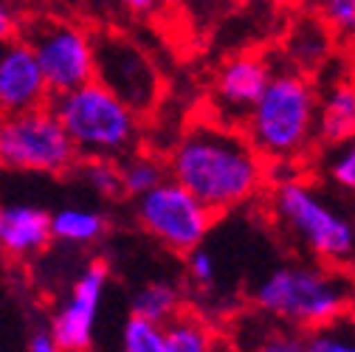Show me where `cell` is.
<instances>
[{
  "instance_id": "6da1fadb",
  "label": "cell",
  "mask_w": 355,
  "mask_h": 352,
  "mask_svg": "<svg viewBox=\"0 0 355 352\" xmlns=\"http://www.w3.org/2000/svg\"><path fill=\"white\" fill-rule=\"evenodd\" d=\"M164 161L169 178L189 189L217 217L262 200L271 181L268 164L243 130L209 113L184 127Z\"/></svg>"
},
{
  "instance_id": "7a4b0ae2",
  "label": "cell",
  "mask_w": 355,
  "mask_h": 352,
  "mask_svg": "<svg viewBox=\"0 0 355 352\" xmlns=\"http://www.w3.org/2000/svg\"><path fill=\"white\" fill-rule=\"evenodd\" d=\"M262 206L296 256L355 271V197L319 181L307 166H268Z\"/></svg>"
},
{
  "instance_id": "3957f363",
  "label": "cell",
  "mask_w": 355,
  "mask_h": 352,
  "mask_svg": "<svg viewBox=\"0 0 355 352\" xmlns=\"http://www.w3.org/2000/svg\"><path fill=\"white\" fill-rule=\"evenodd\" d=\"M240 130L268 166H307L316 150V79L282 57Z\"/></svg>"
},
{
  "instance_id": "277c9868",
  "label": "cell",
  "mask_w": 355,
  "mask_h": 352,
  "mask_svg": "<svg viewBox=\"0 0 355 352\" xmlns=\"http://www.w3.org/2000/svg\"><path fill=\"white\" fill-rule=\"evenodd\" d=\"M251 307L288 327L310 330L355 307V271L293 256L271 268L254 290Z\"/></svg>"
},
{
  "instance_id": "5b68a950",
  "label": "cell",
  "mask_w": 355,
  "mask_h": 352,
  "mask_svg": "<svg viewBox=\"0 0 355 352\" xmlns=\"http://www.w3.org/2000/svg\"><path fill=\"white\" fill-rule=\"evenodd\" d=\"M51 99V110L57 113L79 158L121 161L124 155L141 150V116L96 79Z\"/></svg>"
},
{
  "instance_id": "8992f818",
  "label": "cell",
  "mask_w": 355,
  "mask_h": 352,
  "mask_svg": "<svg viewBox=\"0 0 355 352\" xmlns=\"http://www.w3.org/2000/svg\"><path fill=\"white\" fill-rule=\"evenodd\" d=\"M79 155L51 105L0 113V169L31 175H65Z\"/></svg>"
},
{
  "instance_id": "52a82bcc",
  "label": "cell",
  "mask_w": 355,
  "mask_h": 352,
  "mask_svg": "<svg viewBox=\"0 0 355 352\" xmlns=\"http://www.w3.org/2000/svg\"><path fill=\"white\" fill-rule=\"evenodd\" d=\"M94 79L141 118L155 110L164 94V76L153 54L124 31H94Z\"/></svg>"
},
{
  "instance_id": "ba28073f",
  "label": "cell",
  "mask_w": 355,
  "mask_h": 352,
  "mask_svg": "<svg viewBox=\"0 0 355 352\" xmlns=\"http://www.w3.org/2000/svg\"><path fill=\"white\" fill-rule=\"evenodd\" d=\"M20 37L31 46L49 94L60 96L94 79V31L68 17H28Z\"/></svg>"
},
{
  "instance_id": "9c48e42d",
  "label": "cell",
  "mask_w": 355,
  "mask_h": 352,
  "mask_svg": "<svg viewBox=\"0 0 355 352\" xmlns=\"http://www.w3.org/2000/svg\"><path fill=\"white\" fill-rule=\"evenodd\" d=\"M132 211L141 231L175 256L203 245L217 223V214L172 178H164L150 192L139 195Z\"/></svg>"
},
{
  "instance_id": "30bf717a",
  "label": "cell",
  "mask_w": 355,
  "mask_h": 352,
  "mask_svg": "<svg viewBox=\"0 0 355 352\" xmlns=\"http://www.w3.org/2000/svg\"><path fill=\"white\" fill-rule=\"evenodd\" d=\"M107 282L110 268L102 259L87 262L73 279L65 301L54 310L49 324V333L62 352H91Z\"/></svg>"
},
{
  "instance_id": "8fae6325",
  "label": "cell",
  "mask_w": 355,
  "mask_h": 352,
  "mask_svg": "<svg viewBox=\"0 0 355 352\" xmlns=\"http://www.w3.org/2000/svg\"><path fill=\"white\" fill-rule=\"evenodd\" d=\"M274 71L271 57L257 54V51H243L220 62V68L211 76V91H209V116L240 127L259 99L262 87L268 85Z\"/></svg>"
},
{
  "instance_id": "7c38bea8",
  "label": "cell",
  "mask_w": 355,
  "mask_h": 352,
  "mask_svg": "<svg viewBox=\"0 0 355 352\" xmlns=\"http://www.w3.org/2000/svg\"><path fill=\"white\" fill-rule=\"evenodd\" d=\"M51 94L40 73L31 46L15 37L0 46V113H20L49 105Z\"/></svg>"
},
{
  "instance_id": "4fadbf2b",
  "label": "cell",
  "mask_w": 355,
  "mask_h": 352,
  "mask_svg": "<svg viewBox=\"0 0 355 352\" xmlns=\"http://www.w3.org/2000/svg\"><path fill=\"white\" fill-rule=\"evenodd\" d=\"M51 243V211L34 203H0V254L31 259Z\"/></svg>"
},
{
  "instance_id": "5bb4252c",
  "label": "cell",
  "mask_w": 355,
  "mask_h": 352,
  "mask_svg": "<svg viewBox=\"0 0 355 352\" xmlns=\"http://www.w3.org/2000/svg\"><path fill=\"white\" fill-rule=\"evenodd\" d=\"M355 136V71L352 65L316 82V147Z\"/></svg>"
},
{
  "instance_id": "9a60e30c",
  "label": "cell",
  "mask_w": 355,
  "mask_h": 352,
  "mask_svg": "<svg viewBox=\"0 0 355 352\" xmlns=\"http://www.w3.org/2000/svg\"><path fill=\"white\" fill-rule=\"evenodd\" d=\"M223 335L234 352H304L302 330L259 313L251 304L229 322Z\"/></svg>"
},
{
  "instance_id": "2e32d148",
  "label": "cell",
  "mask_w": 355,
  "mask_h": 352,
  "mask_svg": "<svg viewBox=\"0 0 355 352\" xmlns=\"http://www.w3.org/2000/svg\"><path fill=\"white\" fill-rule=\"evenodd\" d=\"M333 49H336V37L324 28V23L310 15L302 17L285 37V51L282 60L288 65H293L296 71L313 76L322 65H327L333 60Z\"/></svg>"
},
{
  "instance_id": "e0dca14e",
  "label": "cell",
  "mask_w": 355,
  "mask_h": 352,
  "mask_svg": "<svg viewBox=\"0 0 355 352\" xmlns=\"http://www.w3.org/2000/svg\"><path fill=\"white\" fill-rule=\"evenodd\" d=\"M107 234V217L96 209L62 206L51 211V240L73 248H87Z\"/></svg>"
},
{
  "instance_id": "ac0fdd59",
  "label": "cell",
  "mask_w": 355,
  "mask_h": 352,
  "mask_svg": "<svg viewBox=\"0 0 355 352\" xmlns=\"http://www.w3.org/2000/svg\"><path fill=\"white\" fill-rule=\"evenodd\" d=\"M307 169L327 186L355 197V136L336 144H319Z\"/></svg>"
},
{
  "instance_id": "d6986e66",
  "label": "cell",
  "mask_w": 355,
  "mask_h": 352,
  "mask_svg": "<svg viewBox=\"0 0 355 352\" xmlns=\"http://www.w3.org/2000/svg\"><path fill=\"white\" fill-rule=\"evenodd\" d=\"M220 333L223 330L195 307H184L172 322L164 324V352H209Z\"/></svg>"
},
{
  "instance_id": "ffe728a7",
  "label": "cell",
  "mask_w": 355,
  "mask_h": 352,
  "mask_svg": "<svg viewBox=\"0 0 355 352\" xmlns=\"http://www.w3.org/2000/svg\"><path fill=\"white\" fill-rule=\"evenodd\" d=\"M187 307L184 301V290L169 279H150L147 285H141L132 296L130 313H136L141 319H150L155 324H166L172 322L178 313Z\"/></svg>"
},
{
  "instance_id": "44dd1931",
  "label": "cell",
  "mask_w": 355,
  "mask_h": 352,
  "mask_svg": "<svg viewBox=\"0 0 355 352\" xmlns=\"http://www.w3.org/2000/svg\"><path fill=\"white\" fill-rule=\"evenodd\" d=\"M119 175H121V195L132 197V200L150 192L153 186H158L164 178H169L166 161L147 150H136V152L124 155L119 161Z\"/></svg>"
},
{
  "instance_id": "7402d4cb",
  "label": "cell",
  "mask_w": 355,
  "mask_h": 352,
  "mask_svg": "<svg viewBox=\"0 0 355 352\" xmlns=\"http://www.w3.org/2000/svg\"><path fill=\"white\" fill-rule=\"evenodd\" d=\"M304 352H355V307L302 333Z\"/></svg>"
},
{
  "instance_id": "603a6c76",
  "label": "cell",
  "mask_w": 355,
  "mask_h": 352,
  "mask_svg": "<svg viewBox=\"0 0 355 352\" xmlns=\"http://www.w3.org/2000/svg\"><path fill=\"white\" fill-rule=\"evenodd\" d=\"M73 169L79 175V181L91 192H96L99 197H107V200L124 197L121 195L119 161H110V158H79Z\"/></svg>"
},
{
  "instance_id": "cb8c5ba5",
  "label": "cell",
  "mask_w": 355,
  "mask_h": 352,
  "mask_svg": "<svg viewBox=\"0 0 355 352\" xmlns=\"http://www.w3.org/2000/svg\"><path fill=\"white\" fill-rule=\"evenodd\" d=\"M313 12L341 49L355 39V0H313Z\"/></svg>"
},
{
  "instance_id": "d4e9b609",
  "label": "cell",
  "mask_w": 355,
  "mask_h": 352,
  "mask_svg": "<svg viewBox=\"0 0 355 352\" xmlns=\"http://www.w3.org/2000/svg\"><path fill=\"white\" fill-rule=\"evenodd\" d=\"M121 352H164V324L130 313L121 327Z\"/></svg>"
},
{
  "instance_id": "484cf974",
  "label": "cell",
  "mask_w": 355,
  "mask_h": 352,
  "mask_svg": "<svg viewBox=\"0 0 355 352\" xmlns=\"http://www.w3.org/2000/svg\"><path fill=\"white\" fill-rule=\"evenodd\" d=\"M184 256H187V282H189L192 288H211V285H214V276H217V262H214V256H211L203 245L192 248V251L184 254Z\"/></svg>"
},
{
  "instance_id": "4316f807",
  "label": "cell",
  "mask_w": 355,
  "mask_h": 352,
  "mask_svg": "<svg viewBox=\"0 0 355 352\" xmlns=\"http://www.w3.org/2000/svg\"><path fill=\"white\" fill-rule=\"evenodd\" d=\"M20 31H23V15L17 3L15 0H0V46L20 37Z\"/></svg>"
},
{
  "instance_id": "83f0119b",
  "label": "cell",
  "mask_w": 355,
  "mask_h": 352,
  "mask_svg": "<svg viewBox=\"0 0 355 352\" xmlns=\"http://www.w3.org/2000/svg\"><path fill=\"white\" fill-rule=\"evenodd\" d=\"M113 3L132 17H155L166 6V0H113Z\"/></svg>"
},
{
  "instance_id": "f1b7e54d",
  "label": "cell",
  "mask_w": 355,
  "mask_h": 352,
  "mask_svg": "<svg viewBox=\"0 0 355 352\" xmlns=\"http://www.w3.org/2000/svg\"><path fill=\"white\" fill-rule=\"evenodd\" d=\"M26 352H62V349L57 346V341L51 338V333H49V330H34V333H31V338H28Z\"/></svg>"
},
{
  "instance_id": "f546056e",
  "label": "cell",
  "mask_w": 355,
  "mask_h": 352,
  "mask_svg": "<svg viewBox=\"0 0 355 352\" xmlns=\"http://www.w3.org/2000/svg\"><path fill=\"white\" fill-rule=\"evenodd\" d=\"M187 6H195V12H206V15H217V12H223L226 6L237 3V0H184Z\"/></svg>"
},
{
  "instance_id": "4dcf8cb0",
  "label": "cell",
  "mask_w": 355,
  "mask_h": 352,
  "mask_svg": "<svg viewBox=\"0 0 355 352\" xmlns=\"http://www.w3.org/2000/svg\"><path fill=\"white\" fill-rule=\"evenodd\" d=\"M209 352H234V346H232V344H229V338H226V335H223V333H220V338H217V341H214V346H211V349H209Z\"/></svg>"
},
{
  "instance_id": "1f68e13d",
  "label": "cell",
  "mask_w": 355,
  "mask_h": 352,
  "mask_svg": "<svg viewBox=\"0 0 355 352\" xmlns=\"http://www.w3.org/2000/svg\"><path fill=\"white\" fill-rule=\"evenodd\" d=\"M344 51H347V54H349V65H352V71H355V39H352V42H349V46H347V49H344Z\"/></svg>"
}]
</instances>
